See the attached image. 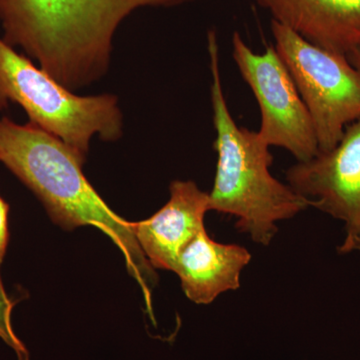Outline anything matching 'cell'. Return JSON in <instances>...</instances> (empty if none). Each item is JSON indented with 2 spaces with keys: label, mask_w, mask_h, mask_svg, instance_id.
I'll return each instance as SVG.
<instances>
[{
  "label": "cell",
  "mask_w": 360,
  "mask_h": 360,
  "mask_svg": "<svg viewBox=\"0 0 360 360\" xmlns=\"http://www.w3.org/2000/svg\"><path fill=\"white\" fill-rule=\"evenodd\" d=\"M276 20L311 42L347 56L360 49V0H257Z\"/></svg>",
  "instance_id": "9"
},
{
  "label": "cell",
  "mask_w": 360,
  "mask_h": 360,
  "mask_svg": "<svg viewBox=\"0 0 360 360\" xmlns=\"http://www.w3.org/2000/svg\"><path fill=\"white\" fill-rule=\"evenodd\" d=\"M250 260L245 248L217 243L205 227L180 252L174 272L188 300L210 304L221 293L238 290L241 272Z\"/></svg>",
  "instance_id": "10"
},
{
  "label": "cell",
  "mask_w": 360,
  "mask_h": 360,
  "mask_svg": "<svg viewBox=\"0 0 360 360\" xmlns=\"http://www.w3.org/2000/svg\"><path fill=\"white\" fill-rule=\"evenodd\" d=\"M167 205L148 219L134 222L135 238L153 269L172 270L180 252L205 229L208 193L191 180H174Z\"/></svg>",
  "instance_id": "8"
},
{
  "label": "cell",
  "mask_w": 360,
  "mask_h": 360,
  "mask_svg": "<svg viewBox=\"0 0 360 360\" xmlns=\"http://www.w3.org/2000/svg\"><path fill=\"white\" fill-rule=\"evenodd\" d=\"M347 58L348 61L354 66L355 70L357 71L360 77V49L350 52L347 54Z\"/></svg>",
  "instance_id": "13"
},
{
  "label": "cell",
  "mask_w": 360,
  "mask_h": 360,
  "mask_svg": "<svg viewBox=\"0 0 360 360\" xmlns=\"http://www.w3.org/2000/svg\"><path fill=\"white\" fill-rule=\"evenodd\" d=\"M274 47L314 123L319 151L335 148L360 117V77L347 56L321 49L276 20Z\"/></svg>",
  "instance_id": "5"
},
{
  "label": "cell",
  "mask_w": 360,
  "mask_h": 360,
  "mask_svg": "<svg viewBox=\"0 0 360 360\" xmlns=\"http://www.w3.org/2000/svg\"><path fill=\"white\" fill-rule=\"evenodd\" d=\"M0 162L39 198L54 224L65 231L92 225L110 236L150 307L158 277L135 238L134 222L104 202L84 176V162L66 144L32 123L20 124L2 117Z\"/></svg>",
  "instance_id": "2"
},
{
  "label": "cell",
  "mask_w": 360,
  "mask_h": 360,
  "mask_svg": "<svg viewBox=\"0 0 360 360\" xmlns=\"http://www.w3.org/2000/svg\"><path fill=\"white\" fill-rule=\"evenodd\" d=\"M217 163L208 193L210 210L236 217V227L253 243L269 245L278 231L277 222L292 219L311 206L310 200L276 179L269 172L274 156L258 135L239 127L231 115L220 75L217 33H208Z\"/></svg>",
  "instance_id": "3"
},
{
  "label": "cell",
  "mask_w": 360,
  "mask_h": 360,
  "mask_svg": "<svg viewBox=\"0 0 360 360\" xmlns=\"http://www.w3.org/2000/svg\"><path fill=\"white\" fill-rule=\"evenodd\" d=\"M0 101L20 104L30 122L60 139L85 162L92 137L115 141L123 115L112 94L79 96L0 37Z\"/></svg>",
  "instance_id": "4"
},
{
  "label": "cell",
  "mask_w": 360,
  "mask_h": 360,
  "mask_svg": "<svg viewBox=\"0 0 360 360\" xmlns=\"http://www.w3.org/2000/svg\"><path fill=\"white\" fill-rule=\"evenodd\" d=\"M14 305L15 302L7 295L2 283L1 276H0V338L13 348L18 355V360H30V354L25 345L14 333L13 324H11V314H13Z\"/></svg>",
  "instance_id": "11"
},
{
  "label": "cell",
  "mask_w": 360,
  "mask_h": 360,
  "mask_svg": "<svg viewBox=\"0 0 360 360\" xmlns=\"http://www.w3.org/2000/svg\"><path fill=\"white\" fill-rule=\"evenodd\" d=\"M194 0H0L4 39L66 89L94 84L110 68L115 32L142 7Z\"/></svg>",
  "instance_id": "1"
},
{
  "label": "cell",
  "mask_w": 360,
  "mask_h": 360,
  "mask_svg": "<svg viewBox=\"0 0 360 360\" xmlns=\"http://www.w3.org/2000/svg\"><path fill=\"white\" fill-rule=\"evenodd\" d=\"M232 58L259 105L260 139L269 148L286 149L297 162L314 158L319 153L314 123L274 45L255 53L234 32Z\"/></svg>",
  "instance_id": "6"
},
{
  "label": "cell",
  "mask_w": 360,
  "mask_h": 360,
  "mask_svg": "<svg viewBox=\"0 0 360 360\" xmlns=\"http://www.w3.org/2000/svg\"><path fill=\"white\" fill-rule=\"evenodd\" d=\"M4 108H6V106H4V103H2L1 101H0V110H4Z\"/></svg>",
  "instance_id": "14"
},
{
  "label": "cell",
  "mask_w": 360,
  "mask_h": 360,
  "mask_svg": "<svg viewBox=\"0 0 360 360\" xmlns=\"http://www.w3.org/2000/svg\"><path fill=\"white\" fill-rule=\"evenodd\" d=\"M8 203L0 196V264L4 262L8 246Z\"/></svg>",
  "instance_id": "12"
},
{
  "label": "cell",
  "mask_w": 360,
  "mask_h": 360,
  "mask_svg": "<svg viewBox=\"0 0 360 360\" xmlns=\"http://www.w3.org/2000/svg\"><path fill=\"white\" fill-rule=\"evenodd\" d=\"M288 186L312 207L340 220L345 238L340 255H360V117L347 125L340 142L285 172Z\"/></svg>",
  "instance_id": "7"
}]
</instances>
